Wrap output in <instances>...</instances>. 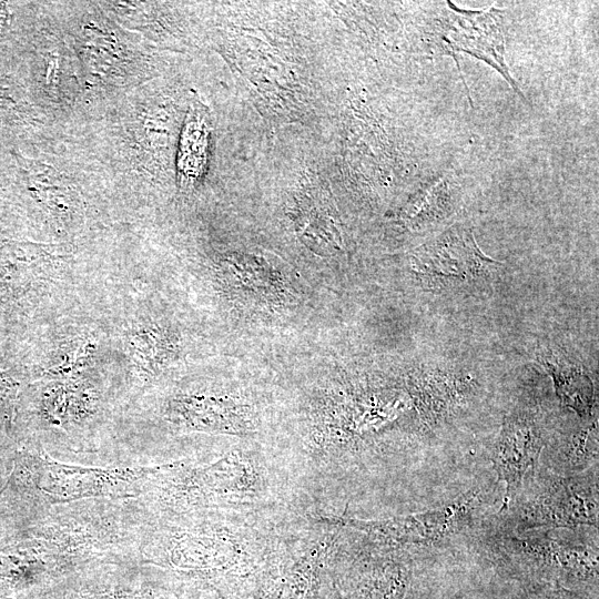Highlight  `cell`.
I'll return each mask as SVG.
<instances>
[{
	"label": "cell",
	"mask_w": 599,
	"mask_h": 599,
	"mask_svg": "<svg viewBox=\"0 0 599 599\" xmlns=\"http://www.w3.org/2000/svg\"><path fill=\"white\" fill-rule=\"evenodd\" d=\"M0 536V599H28L100 568L125 564L144 516L133 507H79L29 512Z\"/></svg>",
	"instance_id": "obj_1"
},
{
	"label": "cell",
	"mask_w": 599,
	"mask_h": 599,
	"mask_svg": "<svg viewBox=\"0 0 599 599\" xmlns=\"http://www.w3.org/2000/svg\"><path fill=\"white\" fill-rule=\"evenodd\" d=\"M216 516L152 517L136 565L161 570L174 586L236 599L277 546L246 521Z\"/></svg>",
	"instance_id": "obj_2"
},
{
	"label": "cell",
	"mask_w": 599,
	"mask_h": 599,
	"mask_svg": "<svg viewBox=\"0 0 599 599\" xmlns=\"http://www.w3.org/2000/svg\"><path fill=\"white\" fill-rule=\"evenodd\" d=\"M488 517L475 540L502 583H559L599 596L598 528L516 532L493 525Z\"/></svg>",
	"instance_id": "obj_3"
},
{
	"label": "cell",
	"mask_w": 599,
	"mask_h": 599,
	"mask_svg": "<svg viewBox=\"0 0 599 599\" xmlns=\"http://www.w3.org/2000/svg\"><path fill=\"white\" fill-rule=\"evenodd\" d=\"M265 458L232 450L206 465H163L150 490L156 517L193 514L244 515L274 496Z\"/></svg>",
	"instance_id": "obj_4"
},
{
	"label": "cell",
	"mask_w": 599,
	"mask_h": 599,
	"mask_svg": "<svg viewBox=\"0 0 599 599\" xmlns=\"http://www.w3.org/2000/svg\"><path fill=\"white\" fill-rule=\"evenodd\" d=\"M162 467H87L23 453L13 458L0 497L14 496L31 507L29 512L83 500L140 497L150 490Z\"/></svg>",
	"instance_id": "obj_5"
},
{
	"label": "cell",
	"mask_w": 599,
	"mask_h": 599,
	"mask_svg": "<svg viewBox=\"0 0 599 599\" xmlns=\"http://www.w3.org/2000/svg\"><path fill=\"white\" fill-rule=\"evenodd\" d=\"M598 464L583 473L562 476L539 465L516 497L489 521L516 532L532 529L598 528Z\"/></svg>",
	"instance_id": "obj_6"
},
{
	"label": "cell",
	"mask_w": 599,
	"mask_h": 599,
	"mask_svg": "<svg viewBox=\"0 0 599 599\" xmlns=\"http://www.w3.org/2000/svg\"><path fill=\"white\" fill-rule=\"evenodd\" d=\"M487 501V488L477 486L420 512L373 520L351 518L344 522L375 545L410 554L418 564L433 549H443L470 536L476 539L489 516L485 514Z\"/></svg>",
	"instance_id": "obj_7"
},
{
	"label": "cell",
	"mask_w": 599,
	"mask_h": 599,
	"mask_svg": "<svg viewBox=\"0 0 599 599\" xmlns=\"http://www.w3.org/2000/svg\"><path fill=\"white\" fill-rule=\"evenodd\" d=\"M363 540L348 550L332 551L328 579L333 598L407 599L416 558Z\"/></svg>",
	"instance_id": "obj_8"
},
{
	"label": "cell",
	"mask_w": 599,
	"mask_h": 599,
	"mask_svg": "<svg viewBox=\"0 0 599 599\" xmlns=\"http://www.w3.org/2000/svg\"><path fill=\"white\" fill-rule=\"evenodd\" d=\"M326 548L322 541L304 550L276 548L237 599H331Z\"/></svg>",
	"instance_id": "obj_9"
},
{
	"label": "cell",
	"mask_w": 599,
	"mask_h": 599,
	"mask_svg": "<svg viewBox=\"0 0 599 599\" xmlns=\"http://www.w3.org/2000/svg\"><path fill=\"white\" fill-rule=\"evenodd\" d=\"M549 438L535 409L519 406L506 415L490 456L497 481L505 485L501 506L510 502L536 473Z\"/></svg>",
	"instance_id": "obj_10"
},
{
	"label": "cell",
	"mask_w": 599,
	"mask_h": 599,
	"mask_svg": "<svg viewBox=\"0 0 599 599\" xmlns=\"http://www.w3.org/2000/svg\"><path fill=\"white\" fill-rule=\"evenodd\" d=\"M176 590L129 562L89 571L28 599H167Z\"/></svg>",
	"instance_id": "obj_11"
},
{
	"label": "cell",
	"mask_w": 599,
	"mask_h": 599,
	"mask_svg": "<svg viewBox=\"0 0 599 599\" xmlns=\"http://www.w3.org/2000/svg\"><path fill=\"white\" fill-rule=\"evenodd\" d=\"M447 4L450 12L440 34L443 53L451 54L457 61L456 51H464L485 61L525 99L505 61L502 11L495 7L485 10H464L450 1Z\"/></svg>",
	"instance_id": "obj_12"
},
{
	"label": "cell",
	"mask_w": 599,
	"mask_h": 599,
	"mask_svg": "<svg viewBox=\"0 0 599 599\" xmlns=\"http://www.w3.org/2000/svg\"><path fill=\"white\" fill-rule=\"evenodd\" d=\"M416 268L437 278L470 280L478 271L496 263L478 248L470 230L454 227L420 247Z\"/></svg>",
	"instance_id": "obj_13"
},
{
	"label": "cell",
	"mask_w": 599,
	"mask_h": 599,
	"mask_svg": "<svg viewBox=\"0 0 599 599\" xmlns=\"http://www.w3.org/2000/svg\"><path fill=\"white\" fill-rule=\"evenodd\" d=\"M548 439L540 465L550 471L571 476L598 464V419L592 417Z\"/></svg>",
	"instance_id": "obj_14"
},
{
	"label": "cell",
	"mask_w": 599,
	"mask_h": 599,
	"mask_svg": "<svg viewBox=\"0 0 599 599\" xmlns=\"http://www.w3.org/2000/svg\"><path fill=\"white\" fill-rule=\"evenodd\" d=\"M211 126L203 105L190 109L180 139L176 169L182 187H192L206 170Z\"/></svg>",
	"instance_id": "obj_15"
},
{
	"label": "cell",
	"mask_w": 599,
	"mask_h": 599,
	"mask_svg": "<svg viewBox=\"0 0 599 599\" xmlns=\"http://www.w3.org/2000/svg\"><path fill=\"white\" fill-rule=\"evenodd\" d=\"M544 364L552 376L561 405L571 408L583 420L595 417L593 409L597 403L595 387L582 368L558 362L555 356H546Z\"/></svg>",
	"instance_id": "obj_16"
},
{
	"label": "cell",
	"mask_w": 599,
	"mask_h": 599,
	"mask_svg": "<svg viewBox=\"0 0 599 599\" xmlns=\"http://www.w3.org/2000/svg\"><path fill=\"white\" fill-rule=\"evenodd\" d=\"M81 50L85 63L97 74H110L120 71L126 55L121 42L108 29L89 23L81 34Z\"/></svg>",
	"instance_id": "obj_17"
},
{
	"label": "cell",
	"mask_w": 599,
	"mask_h": 599,
	"mask_svg": "<svg viewBox=\"0 0 599 599\" xmlns=\"http://www.w3.org/2000/svg\"><path fill=\"white\" fill-rule=\"evenodd\" d=\"M408 595L409 599H481L461 579L429 565L416 567Z\"/></svg>",
	"instance_id": "obj_18"
},
{
	"label": "cell",
	"mask_w": 599,
	"mask_h": 599,
	"mask_svg": "<svg viewBox=\"0 0 599 599\" xmlns=\"http://www.w3.org/2000/svg\"><path fill=\"white\" fill-rule=\"evenodd\" d=\"M35 180L43 197L51 209H68L75 199V193L71 189L67 177L51 165L38 164L34 169Z\"/></svg>",
	"instance_id": "obj_19"
},
{
	"label": "cell",
	"mask_w": 599,
	"mask_h": 599,
	"mask_svg": "<svg viewBox=\"0 0 599 599\" xmlns=\"http://www.w3.org/2000/svg\"><path fill=\"white\" fill-rule=\"evenodd\" d=\"M512 599H598L599 596L566 588L559 583L511 587Z\"/></svg>",
	"instance_id": "obj_20"
},
{
	"label": "cell",
	"mask_w": 599,
	"mask_h": 599,
	"mask_svg": "<svg viewBox=\"0 0 599 599\" xmlns=\"http://www.w3.org/2000/svg\"><path fill=\"white\" fill-rule=\"evenodd\" d=\"M167 599H224V598L210 591L192 589V588H179Z\"/></svg>",
	"instance_id": "obj_21"
},
{
	"label": "cell",
	"mask_w": 599,
	"mask_h": 599,
	"mask_svg": "<svg viewBox=\"0 0 599 599\" xmlns=\"http://www.w3.org/2000/svg\"><path fill=\"white\" fill-rule=\"evenodd\" d=\"M13 458H0V490L4 486L11 470Z\"/></svg>",
	"instance_id": "obj_22"
},
{
	"label": "cell",
	"mask_w": 599,
	"mask_h": 599,
	"mask_svg": "<svg viewBox=\"0 0 599 599\" xmlns=\"http://www.w3.org/2000/svg\"><path fill=\"white\" fill-rule=\"evenodd\" d=\"M331 599H334V598H333V596H332V598H331Z\"/></svg>",
	"instance_id": "obj_23"
}]
</instances>
